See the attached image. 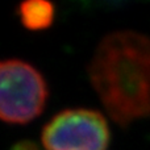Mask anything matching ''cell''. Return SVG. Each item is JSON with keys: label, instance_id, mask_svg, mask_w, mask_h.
I'll return each instance as SVG.
<instances>
[{"label": "cell", "instance_id": "obj_1", "mask_svg": "<svg viewBox=\"0 0 150 150\" xmlns=\"http://www.w3.org/2000/svg\"><path fill=\"white\" fill-rule=\"evenodd\" d=\"M90 82L120 127L150 117V38L133 30L109 33L87 66Z\"/></svg>", "mask_w": 150, "mask_h": 150}, {"label": "cell", "instance_id": "obj_2", "mask_svg": "<svg viewBox=\"0 0 150 150\" xmlns=\"http://www.w3.org/2000/svg\"><path fill=\"white\" fill-rule=\"evenodd\" d=\"M47 86L42 74L23 59H5L0 65V117L4 122L23 125L44 112Z\"/></svg>", "mask_w": 150, "mask_h": 150}, {"label": "cell", "instance_id": "obj_3", "mask_svg": "<svg viewBox=\"0 0 150 150\" xmlns=\"http://www.w3.org/2000/svg\"><path fill=\"white\" fill-rule=\"evenodd\" d=\"M41 141L45 150H108L111 132L99 111L71 108L45 124Z\"/></svg>", "mask_w": 150, "mask_h": 150}, {"label": "cell", "instance_id": "obj_4", "mask_svg": "<svg viewBox=\"0 0 150 150\" xmlns=\"http://www.w3.org/2000/svg\"><path fill=\"white\" fill-rule=\"evenodd\" d=\"M17 15L28 30L41 32L52 26L54 21V4L44 0H30L18 4Z\"/></svg>", "mask_w": 150, "mask_h": 150}, {"label": "cell", "instance_id": "obj_5", "mask_svg": "<svg viewBox=\"0 0 150 150\" xmlns=\"http://www.w3.org/2000/svg\"><path fill=\"white\" fill-rule=\"evenodd\" d=\"M11 150H41V149H40L38 145H37V144H34L33 141L23 140V141L16 142L15 145L11 148Z\"/></svg>", "mask_w": 150, "mask_h": 150}]
</instances>
